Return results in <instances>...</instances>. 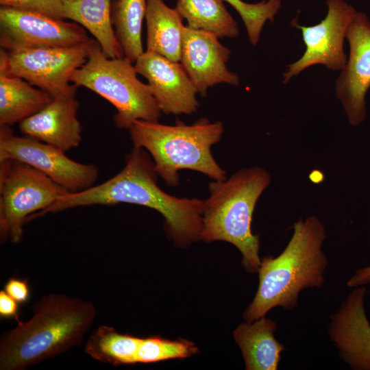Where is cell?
Instances as JSON below:
<instances>
[{"label": "cell", "instance_id": "cell-1", "mask_svg": "<svg viewBox=\"0 0 370 370\" xmlns=\"http://www.w3.org/2000/svg\"><path fill=\"white\" fill-rule=\"evenodd\" d=\"M158 174L147 151L133 147L123 169L106 182L81 192L67 193L36 218L70 208L126 203L143 206L160 212L169 238L180 247L200 241L204 200L179 198L162 190Z\"/></svg>", "mask_w": 370, "mask_h": 370}, {"label": "cell", "instance_id": "cell-2", "mask_svg": "<svg viewBox=\"0 0 370 370\" xmlns=\"http://www.w3.org/2000/svg\"><path fill=\"white\" fill-rule=\"evenodd\" d=\"M32 310L2 335L1 370H24L81 345L97 316L92 301L61 293L42 296Z\"/></svg>", "mask_w": 370, "mask_h": 370}, {"label": "cell", "instance_id": "cell-3", "mask_svg": "<svg viewBox=\"0 0 370 370\" xmlns=\"http://www.w3.org/2000/svg\"><path fill=\"white\" fill-rule=\"evenodd\" d=\"M287 245L276 257L264 256L258 269L259 284L243 317L252 322L280 306L291 310L297 306L299 293L320 288L325 282L328 258L322 250L325 227L314 215L299 219L293 225Z\"/></svg>", "mask_w": 370, "mask_h": 370}, {"label": "cell", "instance_id": "cell-4", "mask_svg": "<svg viewBox=\"0 0 370 370\" xmlns=\"http://www.w3.org/2000/svg\"><path fill=\"white\" fill-rule=\"evenodd\" d=\"M271 176L260 166L242 169L225 180L209 184L208 197L204 200L200 241H223L234 245L241 253V264L249 273H258V235L251 231L257 201L269 186Z\"/></svg>", "mask_w": 370, "mask_h": 370}, {"label": "cell", "instance_id": "cell-5", "mask_svg": "<svg viewBox=\"0 0 370 370\" xmlns=\"http://www.w3.org/2000/svg\"><path fill=\"white\" fill-rule=\"evenodd\" d=\"M129 131L133 145L150 153L158 175L169 186L179 185L178 171L183 169L201 173L213 180L227 179L211 152L224 132L221 121L211 123L202 118L191 125L177 121L169 125L137 120Z\"/></svg>", "mask_w": 370, "mask_h": 370}, {"label": "cell", "instance_id": "cell-6", "mask_svg": "<svg viewBox=\"0 0 370 370\" xmlns=\"http://www.w3.org/2000/svg\"><path fill=\"white\" fill-rule=\"evenodd\" d=\"M133 64L125 56L108 58L95 40L86 61L71 77L72 84L95 92L114 106V121L119 129L129 130L137 120L158 122L162 113L149 84L137 77Z\"/></svg>", "mask_w": 370, "mask_h": 370}, {"label": "cell", "instance_id": "cell-7", "mask_svg": "<svg viewBox=\"0 0 370 370\" xmlns=\"http://www.w3.org/2000/svg\"><path fill=\"white\" fill-rule=\"evenodd\" d=\"M67 193L64 187L24 162L0 161L1 241L19 243L24 225Z\"/></svg>", "mask_w": 370, "mask_h": 370}, {"label": "cell", "instance_id": "cell-8", "mask_svg": "<svg viewBox=\"0 0 370 370\" xmlns=\"http://www.w3.org/2000/svg\"><path fill=\"white\" fill-rule=\"evenodd\" d=\"M95 40L66 47H43L9 51L1 49L0 70L21 77L51 97L76 93L73 73L86 61Z\"/></svg>", "mask_w": 370, "mask_h": 370}, {"label": "cell", "instance_id": "cell-9", "mask_svg": "<svg viewBox=\"0 0 370 370\" xmlns=\"http://www.w3.org/2000/svg\"><path fill=\"white\" fill-rule=\"evenodd\" d=\"M8 159L36 169L71 193L90 188L98 177L95 164L73 160L52 145L16 136L10 126H0V161Z\"/></svg>", "mask_w": 370, "mask_h": 370}, {"label": "cell", "instance_id": "cell-10", "mask_svg": "<svg viewBox=\"0 0 370 370\" xmlns=\"http://www.w3.org/2000/svg\"><path fill=\"white\" fill-rule=\"evenodd\" d=\"M92 39L76 23L8 7L0 8V45L4 50L72 47Z\"/></svg>", "mask_w": 370, "mask_h": 370}, {"label": "cell", "instance_id": "cell-11", "mask_svg": "<svg viewBox=\"0 0 370 370\" xmlns=\"http://www.w3.org/2000/svg\"><path fill=\"white\" fill-rule=\"evenodd\" d=\"M328 13L319 23L305 27L294 20L293 25L301 29L306 50L295 62L288 65L283 83L314 64H323L332 71L342 70L347 62L343 41L348 27L356 12L344 0H326Z\"/></svg>", "mask_w": 370, "mask_h": 370}, {"label": "cell", "instance_id": "cell-12", "mask_svg": "<svg viewBox=\"0 0 370 370\" xmlns=\"http://www.w3.org/2000/svg\"><path fill=\"white\" fill-rule=\"evenodd\" d=\"M349 56L336 82V92L352 125L366 117L365 95L370 87V21L356 12L345 37Z\"/></svg>", "mask_w": 370, "mask_h": 370}, {"label": "cell", "instance_id": "cell-13", "mask_svg": "<svg viewBox=\"0 0 370 370\" xmlns=\"http://www.w3.org/2000/svg\"><path fill=\"white\" fill-rule=\"evenodd\" d=\"M218 37L208 32L185 26L180 57L182 64L198 93L207 95L209 88L218 84H239L238 75L227 69L231 51Z\"/></svg>", "mask_w": 370, "mask_h": 370}, {"label": "cell", "instance_id": "cell-14", "mask_svg": "<svg viewBox=\"0 0 370 370\" xmlns=\"http://www.w3.org/2000/svg\"><path fill=\"white\" fill-rule=\"evenodd\" d=\"M134 64L137 73L147 79L162 112L180 115L197 111V90L180 62L146 51Z\"/></svg>", "mask_w": 370, "mask_h": 370}, {"label": "cell", "instance_id": "cell-15", "mask_svg": "<svg viewBox=\"0 0 370 370\" xmlns=\"http://www.w3.org/2000/svg\"><path fill=\"white\" fill-rule=\"evenodd\" d=\"M364 286L355 287L338 310L330 315L328 334L342 360L354 370H370V323Z\"/></svg>", "mask_w": 370, "mask_h": 370}, {"label": "cell", "instance_id": "cell-16", "mask_svg": "<svg viewBox=\"0 0 370 370\" xmlns=\"http://www.w3.org/2000/svg\"><path fill=\"white\" fill-rule=\"evenodd\" d=\"M75 94L52 97L41 110L18 123L20 132L64 152L77 147L82 129L77 116L79 103Z\"/></svg>", "mask_w": 370, "mask_h": 370}, {"label": "cell", "instance_id": "cell-17", "mask_svg": "<svg viewBox=\"0 0 370 370\" xmlns=\"http://www.w3.org/2000/svg\"><path fill=\"white\" fill-rule=\"evenodd\" d=\"M276 323L265 317L241 323L233 332L247 370H277L284 344L275 337Z\"/></svg>", "mask_w": 370, "mask_h": 370}, {"label": "cell", "instance_id": "cell-18", "mask_svg": "<svg viewBox=\"0 0 370 370\" xmlns=\"http://www.w3.org/2000/svg\"><path fill=\"white\" fill-rule=\"evenodd\" d=\"M66 19L88 30L110 58H121L124 53L112 21V0H62Z\"/></svg>", "mask_w": 370, "mask_h": 370}, {"label": "cell", "instance_id": "cell-19", "mask_svg": "<svg viewBox=\"0 0 370 370\" xmlns=\"http://www.w3.org/2000/svg\"><path fill=\"white\" fill-rule=\"evenodd\" d=\"M147 50L180 62L182 45V17L163 0H147L145 13Z\"/></svg>", "mask_w": 370, "mask_h": 370}, {"label": "cell", "instance_id": "cell-20", "mask_svg": "<svg viewBox=\"0 0 370 370\" xmlns=\"http://www.w3.org/2000/svg\"><path fill=\"white\" fill-rule=\"evenodd\" d=\"M52 99L47 92L0 70V126H10L34 115Z\"/></svg>", "mask_w": 370, "mask_h": 370}, {"label": "cell", "instance_id": "cell-21", "mask_svg": "<svg viewBox=\"0 0 370 370\" xmlns=\"http://www.w3.org/2000/svg\"><path fill=\"white\" fill-rule=\"evenodd\" d=\"M190 28L210 32L218 38H236L239 29L223 0H177L175 8Z\"/></svg>", "mask_w": 370, "mask_h": 370}, {"label": "cell", "instance_id": "cell-22", "mask_svg": "<svg viewBox=\"0 0 370 370\" xmlns=\"http://www.w3.org/2000/svg\"><path fill=\"white\" fill-rule=\"evenodd\" d=\"M140 338L121 334L114 328L100 325L92 332L84 352L93 359L112 365L137 363Z\"/></svg>", "mask_w": 370, "mask_h": 370}, {"label": "cell", "instance_id": "cell-23", "mask_svg": "<svg viewBox=\"0 0 370 370\" xmlns=\"http://www.w3.org/2000/svg\"><path fill=\"white\" fill-rule=\"evenodd\" d=\"M147 0H115L112 3V21L124 56L134 63L144 53L142 26Z\"/></svg>", "mask_w": 370, "mask_h": 370}, {"label": "cell", "instance_id": "cell-24", "mask_svg": "<svg viewBox=\"0 0 370 370\" xmlns=\"http://www.w3.org/2000/svg\"><path fill=\"white\" fill-rule=\"evenodd\" d=\"M198 351L193 342L186 339L169 340L158 336L140 338L137 351V363L184 358L195 354Z\"/></svg>", "mask_w": 370, "mask_h": 370}, {"label": "cell", "instance_id": "cell-25", "mask_svg": "<svg viewBox=\"0 0 370 370\" xmlns=\"http://www.w3.org/2000/svg\"><path fill=\"white\" fill-rule=\"evenodd\" d=\"M232 5L241 17L250 43L256 46L266 21H273L281 8V0H263L249 3L242 0H223Z\"/></svg>", "mask_w": 370, "mask_h": 370}, {"label": "cell", "instance_id": "cell-26", "mask_svg": "<svg viewBox=\"0 0 370 370\" xmlns=\"http://www.w3.org/2000/svg\"><path fill=\"white\" fill-rule=\"evenodd\" d=\"M1 6L65 20L62 0H0Z\"/></svg>", "mask_w": 370, "mask_h": 370}, {"label": "cell", "instance_id": "cell-27", "mask_svg": "<svg viewBox=\"0 0 370 370\" xmlns=\"http://www.w3.org/2000/svg\"><path fill=\"white\" fill-rule=\"evenodd\" d=\"M3 290L18 304L26 302L29 297V288L27 280L10 278Z\"/></svg>", "mask_w": 370, "mask_h": 370}, {"label": "cell", "instance_id": "cell-28", "mask_svg": "<svg viewBox=\"0 0 370 370\" xmlns=\"http://www.w3.org/2000/svg\"><path fill=\"white\" fill-rule=\"evenodd\" d=\"M18 303L4 290L0 291V317L1 318H15L19 321Z\"/></svg>", "mask_w": 370, "mask_h": 370}, {"label": "cell", "instance_id": "cell-29", "mask_svg": "<svg viewBox=\"0 0 370 370\" xmlns=\"http://www.w3.org/2000/svg\"><path fill=\"white\" fill-rule=\"evenodd\" d=\"M370 284V266L358 269L348 280L349 287L355 288Z\"/></svg>", "mask_w": 370, "mask_h": 370}]
</instances>
